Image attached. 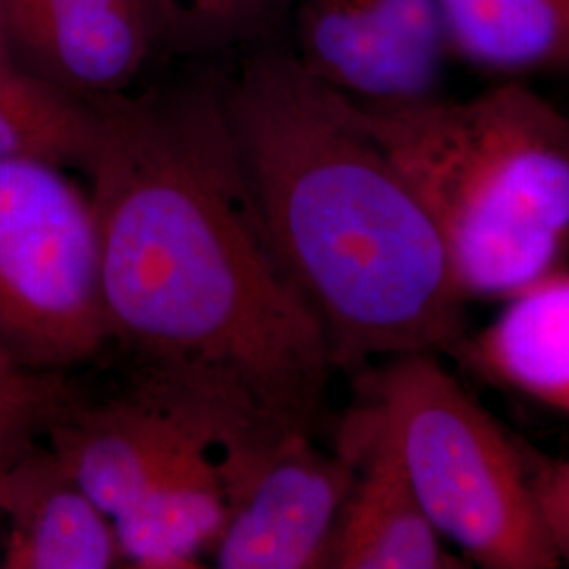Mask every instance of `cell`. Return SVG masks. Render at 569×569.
Instances as JSON below:
<instances>
[{
	"label": "cell",
	"mask_w": 569,
	"mask_h": 569,
	"mask_svg": "<svg viewBox=\"0 0 569 569\" xmlns=\"http://www.w3.org/2000/svg\"><path fill=\"white\" fill-rule=\"evenodd\" d=\"M87 173L108 338L136 376L244 430L312 432L336 369L268 239L222 100V74L91 100Z\"/></svg>",
	"instance_id": "6da1fadb"
},
{
	"label": "cell",
	"mask_w": 569,
	"mask_h": 569,
	"mask_svg": "<svg viewBox=\"0 0 569 569\" xmlns=\"http://www.w3.org/2000/svg\"><path fill=\"white\" fill-rule=\"evenodd\" d=\"M222 100L268 239L336 369L449 355L467 333V300L418 194L355 102L266 42L222 74Z\"/></svg>",
	"instance_id": "7a4b0ae2"
},
{
	"label": "cell",
	"mask_w": 569,
	"mask_h": 569,
	"mask_svg": "<svg viewBox=\"0 0 569 569\" xmlns=\"http://www.w3.org/2000/svg\"><path fill=\"white\" fill-rule=\"evenodd\" d=\"M355 106L418 194L467 305L505 302L569 264V114L528 82Z\"/></svg>",
	"instance_id": "3957f363"
},
{
	"label": "cell",
	"mask_w": 569,
	"mask_h": 569,
	"mask_svg": "<svg viewBox=\"0 0 569 569\" xmlns=\"http://www.w3.org/2000/svg\"><path fill=\"white\" fill-rule=\"evenodd\" d=\"M361 371V403L346 422L390 449L432 526L468 568H559L536 509L526 448L437 352L397 355Z\"/></svg>",
	"instance_id": "277c9868"
},
{
	"label": "cell",
	"mask_w": 569,
	"mask_h": 569,
	"mask_svg": "<svg viewBox=\"0 0 569 569\" xmlns=\"http://www.w3.org/2000/svg\"><path fill=\"white\" fill-rule=\"evenodd\" d=\"M0 340L51 373L110 346L93 204L58 164L0 159Z\"/></svg>",
	"instance_id": "5b68a950"
},
{
	"label": "cell",
	"mask_w": 569,
	"mask_h": 569,
	"mask_svg": "<svg viewBox=\"0 0 569 569\" xmlns=\"http://www.w3.org/2000/svg\"><path fill=\"white\" fill-rule=\"evenodd\" d=\"M44 439L112 519L182 467L213 453L274 441L256 437L213 407L142 376L133 378L127 392L106 401L79 403L68 392Z\"/></svg>",
	"instance_id": "8992f818"
},
{
	"label": "cell",
	"mask_w": 569,
	"mask_h": 569,
	"mask_svg": "<svg viewBox=\"0 0 569 569\" xmlns=\"http://www.w3.org/2000/svg\"><path fill=\"white\" fill-rule=\"evenodd\" d=\"M293 49L348 100L401 106L441 96L451 58L437 0H291Z\"/></svg>",
	"instance_id": "52a82bcc"
},
{
	"label": "cell",
	"mask_w": 569,
	"mask_h": 569,
	"mask_svg": "<svg viewBox=\"0 0 569 569\" xmlns=\"http://www.w3.org/2000/svg\"><path fill=\"white\" fill-rule=\"evenodd\" d=\"M355 481L338 449L289 432L260 449L232 491L230 515L213 549L222 569L327 568L333 531Z\"/></svg>",
	"instance_id": "ba28073f"
},
{
	"label": "cell",
	"mask_w": 569,
	"mask_h": 569,
	"mask_svg": "<svg viewBox=\"0 0 569 569\" xmlns=\"http://www.w3.org/2000/svg\"><path fill=\"white\" fill-rule=\"evenodd\" d=\"M0 26L13 60L82 100L131 91L159 56L143 0H0Z\"/></svg>",
	"instance_id": "9c48e42d"
},
{
	"label": "cell",
	"mask_w": 569,
	"mask_h": 569,
	"mask_svg": "<svg viewBox=\"0 0 569 569\" xmlns=\"http://www.w3.org/2000/svg\"><path fill=\"white\" fill-rule=\"evenodd\" d=\"M2 568L108 569L121 563L114 521L49 446L34 443L0 470Z\"/></svg>",
	"instance_id": "30bf717a"
},
{
	"label": "cell",
	"mask_w": 569,
	"mask_h": 569,
	"mask_svg": "<svg viewBox=\"0 0 569 569\" xmlns=\"http://www.w3.org/2000/svg\"><path fill=\"white\" fill-rule=\"evenodd\" d=\"M338 449L355 465V481L333 531L327 568L467 569L432 526L390 449L345 422Z\"/></svg>",
	"instance_id": "8fae6325"
},
{
	"label": "cell",
	"mask_w": 569,
	"mask_h": 569,
	"mask_svg": "<svg viewBox=\"0 0 569 569\" xmlns=\"http://www.w3.org/2000/svg\"><path fill=\"white\" fill-rule=\"evenodd\" d=\"M500 305L488 326L467 329L449 357L569 420V264Z\"/></svg>",
	"instance_id": "7c38bea8"
},
{
	"label": "cell",
	"mask_w": 569,
	"mask_h": 569,
	"mask_svg": "<svg viewBox=\"0 0 569 569\" xmlns=\"http://www.w3.org/2000/svg\"><path fill=\"white\" fill-rule=\"evenodd\" d=\"M264 446L207 456L146 489L112 519L121 561L143 569L201 568L203 552L216 549L224 531L241 470Z\"/></svg>",
	"instance_id": "4fadbf2b"
},
{
	"label": "cell",
	"mask_w": 569,
	"mask_h": 569,
	"mask_svg": "<svg viewBox=\"0 0 569 569\" xmlns=\"http://www.w3.org/2000/svg\"><path fill=\"white\" fill-rule=\"evenodd\" d=\"M453 60L498 81L569 74V0H437Z\"/></svg>",
	"instance_id": "5bb4252c"
},
{
	"label": "cell",
	"mask_w": 569,
	"mask_h": 569,
	"mask_svg": "<svg viewBox=\"0 0 569 569\" xmlns=\"http://www.w3.org/2000/svg\"><path fill=\"white\" fill-rule=\"evenodd\" d=\"M98 117L91 100L0 58V159L81 169L91 159Z\"/></svg>",
	"instance_id": "9a60e30c"
},
{
	"label": "cell",
	"mask_w": 569,
	"mask_h": 569,
	"mask_svg": "<svg viewBox=\"0 0 569 569\" xmlns=\"http://www.w3.org/2000/svg\"><path fill=\"white\" fill-rule=\"evenodd\" d=\"M284 0H143L159 56H218L262 44Z\"/></svg>",
	"instance_id": "2e32d148"
},
{
	"label": "cell",
	"mask_w": 569,
	"mask_h": 569,
	"mask_svg": "<svg viewBox=\"0 0 569 569\" xmlns=\"http://www.w3.org/2000/svg\"><path fill=\"white\" fill-rule=\"evenodd\" d=\"M58 376L26 366L0 340V470L44 437L70 392Z\"/></svg>",
	"instance_id": "e0dca14e"
},
{
	"label": "cell",
	"mask_w": 569,
	"mask_h": 569,
	"mask_svg": "<svg viewBox=\"0 0 569 569\" xmlns=\"http://www.w3.org/2000/svg\"><path fill=\"white\" fill-rule=\"evenodd\" d=\"M529 481L542 529L559 566H569V456L542 458L526 448Z\"/></svg>",
	"instance_id": "ac0fdd59"
},
{
	"label": "cell",
	"mask_w": 569,
	"mask_h": 569,
	"mask_svg": "<svg viewBox=\"0 0 569 569\" xmlns=\"http://www.w3.org/2000/svg\"><path fill=\"white\" fill-rule=\"evenodd\" d=\"M11 53H9V47H7V41H4V32H2V26H0V58H9Z\"/></svg>",
	"instance_id": "d6986e66"
}]
</instances>
